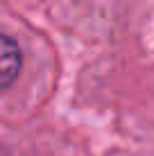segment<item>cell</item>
<instances>
[{
  "label": "cell",
  "mask_w": 154,
  "mask_h": 156,
  "mask_svg": "<svg viewBox=\"0 0 154 156\" xmlns=\"http://www.w3.org/2000/svg\"><path fill=\"white\" fill-rule=\"evenodd\" d=\"M18 70H20V50L5 34L2 36V48H0V82H2V86L12 84L16 79V75H18Z\"/></svg>",
  "instance_id": "6da1fadb"
}]
</instances>
